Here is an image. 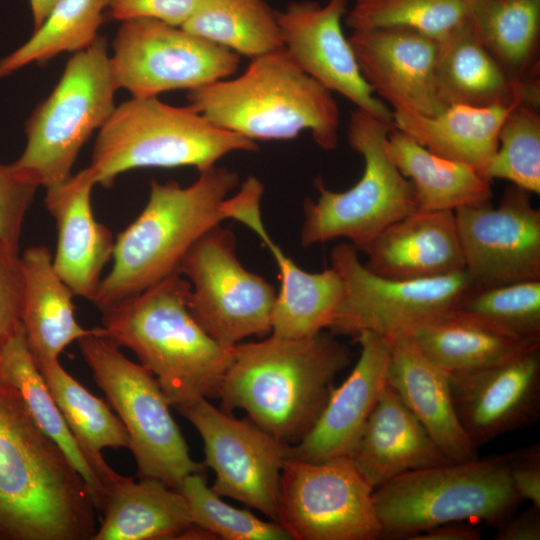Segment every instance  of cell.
Wrapping results in <instances>:
<instances>
[{"mask_svg":"<svg viewBox=\"0 0 540 540\" xmlns=\"http://www.w3.org/2000/svg\"><path fill=\"white\" fill-rule=\"evenodd\" d=\"M97 515L81 475L0 380V540H92Z\"/></svg>","mask_w":540,"mask_h":540,"instance_id":"6da1fadb","label":"cell"},{"mask_svg":"<svg viewBox=\"0 0 540 540\" xmlns=\"http://www.w3.org/2000/svg\"><path fill=\"white\" fill-rule=\"evenodd\" d=\"M350 360L348 347L324 331L238 343L218 398L226 411L244 410L254 424L294 445L317 421Z\"/></svg>","mask_w":540,"mask_h":540,"instance_id":"7a4b0ae2","label":"cell"},{"mask_svg":"<svg viewBox=\"0 0 540 540\" xmlns=\"http://www.w3.org/2000/svg\"><path fill=\"white\" fill-rule=\"evenodd\" d=\"M189 292L176 273L101 312L103 334L134 352L177 409L218 397L233 355L193 318Z\"/></svg>","mask_w":540,"mask_h":540,"instance_id":"3957f363","label":"cell"},{"mask_svg":"<svg viewBox=\"0 0 540 540\" xmlns=\"http://www.w3.org/2000/svg\"><path fill=\"white\" fill-rule=\"evenodd\" d=\"M239 180L235 171L216 165L186 187L152 180L145 207L115 240L111 269L93 304L102 312L180 273L192 245L228 219L225 202Z\"/></svg>","mask_w":540,"mask_h":540,"instance_id":"277c9868","label":"cell"},{"mask_svg":"<svg viewBox=\"0 0 540 540\" xmlns=\"http://www.w3.org/2000/svg\"><path fill=\"white\" fill-rule=\"evenodd\" d=\"M189 105L213 125L252 141H280L309 131L323 150L338 144L332 92L306 74L284 48L251 59L240 75L188 91Z\"/></svg>","mask_w":540,"mask_h":540,"instance_id":"5b68a950","label":"cell"},{"mask_svg":"<svg viewBox=\"0 0 540 540\" xmlns=\"http://www.w3.org/2000/svg\"><path fill=\"white\" fill-rule=\"evenodd\" d=\"M258 148L255 141L213 125L190 105L131 97L98 130L88 169L96 184L108 188L129 170L191 166L201 172L229 153Z\"/></svg>","mask_w":540,"mask_h":540,"instance_id":"8992f818","label":"cell"},{"mask_svg":"<svg viewBox=\"0 0 540 540\" xmlns=\"http://www.w3.org/2000/svg\"><path fill=\"white\" fill-rule=\"evenodd\" d=\"M510 455L450 462L404 473L373 491L382 538L409 539L466 520L497 526L523 501L509 473Z\"/></svg>","mask_w":540,"mask_h":540,"instance_id":"52a82bcc","label":"cell"},{"mask_svg":"<svg viewBox=\"0 0 540 540\" xmlns=\"http://www.w3.org/2000/svg\"><path fill=\"white\" fill-rule=\"evenodd\" d=\"M117 90L105 37L75 52L50 95L25 123L26 144L11 163L22 178L45 189L68 180L83 145L115 109Z\"/></svg>","mask_w":540,"mask_h":540,"instance_id":"ba28073f","label":"cell"},{"mask_svg":"<svg viewBox=\"0 0 540 540\" xmlns=\"http://www.w3.org/2000/svg\"><path fill=\"white\" fill-rule=\"evenodd\" d=\"M393 122L355 108L349 119L348 143L364 160L361 178L348 190L328 189L315 180L316 201L304 204L300 232L303 247L346 238L359 251L385 228L418 209L412 183L398 170L387 150Z\"/></svg>","mask_w":540,"mask_h":540,"instance_id":"9c48e42d","label":"cell"},{"mask_svg":"<svg viewBox=\"0 0 540 540\" xmlns=\"http://www.w3.org/2000/svg\"><path fill=\"white\" fill-rule=\"evenodd\" d=\"M84 361L129 437L128 449L139 478H152L178 490L183 479L203 472L170 413L157 379L128 359L101 327L78 340Z\"/></svg>","mask_w":540,"mask_h":540,"instance_id":"30bf717a","label":"cell"},{"mask_svg":"<svg viewBox=\"0 0 540 540\" xmlns=\"http://www.w3.org/2000/svg\"><path fill=\"white\" fill-rule=\"evenodd\" d=\"M351 243L331 252V267L343 284L342 298L328 327L333 334L356 338L370 331L383 338L451 312L477 285L463 270L415 280L391 279L369 271Z\"/></svg>","mask_w":540,"mask_h":540,"instance_id":"8fae6325","label":"cell"},{"mask_svg":"<svg viewBox=\"0 0 540 540\" xmlns=\"http://www.w3.org/2000/svg\"><path fill=\"white\" fill-rule=\"evenodd\" d=\"M235 246L233 232L217 225L192 245L179 269L190 284L193 318L227 347L271 334L277 295L273 285L244 268Z\"/></svg>","mask_w":540,"mask_h":540,"instance_id":"7c38bea8","label":"cell"},{"mask_svg":"<svg viewBox=\"0 0 540 540\" xmlns=\"http://www.w3.org/2000/svg\"><path fill=\"white\" fill-rule=\"evenodd\" d=\"M373 491L350 457L287 458L276 521L295 540H377L383 533Z\"/></svg>","mask_w":540,"mask_h":540,"instance_id":"4fadbf2b","label":"cell"},{"mask_svg":"<svg viewBox=\"0 0 540 540\" xmlns=\"http://www.w3.org/2000/svg\"><path fill=\"white\" fill-rule=\"evenodd\" d=\"M112 76L132 97L188 91L232 77L240 55L180 26L154 19L123 22L112 42Z\"/></svg>","mask_w":540,"mask_h":540,"instance_id":"5bb4252c","label":"cell"},{"mask_svg":"<svg viewBox=\"0 0 540 540\" xmlns=\"http://www.w3.org/2000/svg\"><path fill=\"white\" fill-rule=\"evenodd\" d=\"M178 411L201 436L204 465L215 472L214 492L276 521L280 477L289 445L249 418L237 419L219 410L207 398Z\"/></svg>","mask_w":540,"mask_h":540,"instance_id":"9a60e30c","label":"cell"},{"mask_svg":"<svg viewBox=\"0 0 540 540\" xmlns=\"http://www.w3.org/2000/svg\"><path fill=\"white\" fill-rule=\"evenodd\" d=\"M530 194L512 185L496 207L454 211L464 269L478 288L540 279V210Z\"/></svg>","mask_w":540,"mask_h":540,"instance_id":"2e32d148","label":"cell"},{"mask_svg":"<svg viewBox=\"0 0 540 540\" xmlns=\"http://www.w3.org/2000/svg\"><path fill=\"white\" fill-rule=\"evenodd\" d=\"M349 0L294 1L276 11L283 48L310 77L356 108L387 122L393 110L363 78L355 54L342 29Z\"/></svg>","mask_w":540,"mask_h":540,"instance_id":"e0dca14e","label":"cell"},{"mask_svg":"<svg viewBox=\"0 0 540 540\" xmlns=\"http://www.w3.org/2000/svg\"><path fill=\"white\" fill-rule=\"evenodd\" d=\"M459 422L476 446L534 423L540 410V348L469 371L447 372Z\"/></svg>","mask_w":540,"mask_h":540,"instance_id":"ac0fdd59","label":"cell"},{"mask_svg":"<svg viewBox=\"0 0 540 540\" xmlns=\"http://www.w3.org/2000/svg\"><path fill=\"white\" fill-rule=\"evenodd\" d=\"M348 40L363 78L393 111L432 116L446 108L436 85L438 41L402 27L352 31Z\"/></svg>","mask_w":540,"mask_h":540,"instance_id":"d6986e66","label":"cell"},{"mask_svg":"<svg viewBox=\"0 0 540 540\" xmlns=\"http://www.w3.org/2000/svg\"><path fill=\"white\" fill-rule=\"evenodd\" d=\"M264 187L249 176L238 192L227 198L229 219L253 230L272 253L279 268L280 289L272 313L271 334L301 338L328 329L342 298L341 277L332 267L311 273L286 256L267 233L260 210Z\"/></svg>","mask_w":540,"mask_h":540,"instance_id":"ffe728a7","label":"cell"},{"mask_svg":"<svg viewBox=\"0 0 540 540\" xmlns=\"http://www.w3.org/2000/svg\"><path fill=\"white\" fill-rule=\"evenodd\" d=\"M355 340L360 356L343 383L334 387L317 421L296 444L289 445L287 458L323 461L349 457L387 383L389 346L370 331Z\"/></svg>","mask_w":540,"mask_h":540,"instance_id":"44dd1931","label":"cell"},{"mask_svg":"<svg viewBox=\"0 0 540 540\" xmlns=\"http://www.w3.org/2000/svg\"><path fill=\"white\" fill-rule=\"evenodd\" d=\"M95 179L82 169L65 182L45 189V206L54 218L57 244L53 266L75 296L94 301L102 272L112 260L115 240L96 220L91 194Z\"/></svg>","mask_w":540,"mask_h":540,"instance_id":"7402d4cb","label":"cell"},{"mask_svg":"<svg viewBox=\"0 0 540 540\" xmlns=\"http://www.w3.org/2000/svg\"><path fill=\"white\" fill-rule=\"evenodd\" d=\"M363 252L365 267L385 278L428 279L465 270L454 211L416 210L381 231Z\"/></svg>","mask_w":540,"mask_h":540,"instance_id":"603a6c76","label":"cell"},{"mask_svg":"<svg viewBox=\"0 0 540 540\" xmlns=\"http://www.w3.org/2000/svg\"><path fill=\"white\" fill-rule=\"evenodd\" d=\"M389 346L387 381L453 462L477 458L457 417L447 371L425 356L406 334L384 338Z\"/></svg>","mask_w":540,"mask_h":540,"instance_id":"cb8c5ba5","label":"cell"},{"mask_svg":"<svg viewBox=\"0 0 540 540\" xmlns=\"http://www.w3.org/2000/svg\"><path fill=\"white\" fill-rule=\"evenodd\" d=\"M349 457L373 489L409 471L453 462L388 381Z\"/></svg>","mask_w":540,"mask_h":540,"instance_id":"d4e9b609","label":"cell"},{"mask_svg":"<svg viewBox=\"0 0 540 540\" xmlns=\"http://www.w3.org/2000/svg\"><path fill=\"white\" fill-rule=\"evenodd\" d=\"M436 85L445 107L539 106L540 102V81L513 79L484 47L469 21L439 42Z\"/></svg>","mask_w":540,"mask_h":540,"instance_id":"484cf974","label":"cell"},{"mask_svg":"<svg viewBox=\"0 0 540 540\" xmlns=\"http://www.w3.org/2000/svg\"><path fill=\"white\" fill-rule=\"evenodd\" d=\"M24 277L21 324L36 365L59 360L64 349L89 334L76 320L75 296L54 269L45 246H33L20 255Z\"/></svg>","mask_w":540,"mask_h":540,"instance_id":"4316f807","label":"cell"},{"mask_svg":"<svg viewBox=\"0 0 540 540\" xmlns=\"http://www.w3.org/2000/svg\"><path fill=\"white\" fill-rule=\"evenodd\" d=\"M92 540H165L195 524L183 495L164 482L122 476L107 492Z\"/></svg>","mask_w":540,"mask_h":540,"instance_id":"83f0119b","label":"cell"},{"mask_svg":"<svg viewBox=\"0 0 540 540\" xmlns=\"http://www.w3.org/2000/svg\"><path fill=\"white\" fill-rule=\"evenodd\" d=\"M516 105H450L432 116L393 111V123L429 151L469 165L484 176L497 150L500 128Z\"/></svg>","mask_w":540,"mask_h":540,"instance_id":"f1b7e54d","label":"cell"},{"mask_svg":"<svg viewBox=\"0 0 540 540\" xmlns=\"http://www.w3.org/2000/svg\"><path fill=\"white\" fill-rule=\"evenodd\" d=\"M404 334L447 372L488 367L540 348V343L519 339L456 310L422 322Z\"/></svg>","mask_w":540,"mask_h":540,"instance_id":"f546056e","label":"cell"},{"mask_svg":"<svg viewBox=\"0 0 540 540\" xmlns=\"http://www.w3.org/2000/svg\"><path fill=\"white\" fill-rule=\"evenodd\" d=\"M387 150L412 183L417 210L455 211L492 198L491 181L477 170L429 151L396 128L388 136Z\"/></svg>","mask_w":540,"mask_h":540,"instance_id":"4dcf8cb0","label":"cell"},{"mask_svg":"<svg viewBox=\"0 0 540 540\" xmlns=\"http://www.w3.org/2000/svg\"><path fill=\"white\" fill-rule=\"evenodd\" d=\"M0 380L19 392L34 422L70 460L85 481L100 516L107 488L50 394L29 350L22 324L0 353Z\"/></svg>","mask_w":540,"mask_h":540,"instance_id":"1f68e13d","label":"cell"},{"mask_svg":"<svg viewBox=\"0 0 540 540\" xmlns=\"http://www.w3.org/2000/svg\"><path fill=\"white\" fill-rule=\"evenodd\" d=\"M475 34L519 82L539 81L540 0H468Z\"/></svg>","mask_w":540,"mask_h":540,"instance_id":"d6a6232c","label":"cell"},{"mask_svg":"<svg viewBox=\"0 0 540 540\" xmlns=\"http://www.w3.org/2000/svg\"><path fill=\"white\" fill-rule=\"evenodd\" d=\"M37 367L71 432L108 492L122 475L107 464L102 450L128 448L129 437L124 424L108 402L90 393L62 367L59 360L43 362Z\"/></svg>","mask_w":540,"mask_h":540,"instance_id":"836d02e7","label":"cell"},{"mask_svg":"<svg viewBox=\"0 0 540 540\" xmlns=\"http://www.w3.org/2000/svg\"><path fill=\"white\" fill-rule=\"evenodd\" d=\"M182 28L251 59L283 48L276 11L265 0H203Z\"/></svg>","mask_w":540,"mask_h":540,"instance_id":"e575fe53","label":"cell"},{"mask_svg":"<svg viewBox=\"0 0 540 540\" xmlns=\"http://www.w3.org/2000/svg\"><path fill=\"white\" fill-rule=\"evenodd\" d=\"M105 0H57L42 24L17 49L0 59V78L31 63H40L63 52H78L99 36Z\"/></svg>","mask_w":540,"mask_h":540,"instance_id":"d590c367","label":"cell"},{"mask_svg":"<svg viewBox=\"0 0 540 540\" xmlns=\"http://www.w3.org/2000/svg\"><path fill=\"white\" fill-rule=\"evenodd\" d=\"M469 21L468 0H355L345 15L352 31L402 27L442 42Z\"/></svg>","mask_w":540,"mask_h":540,"instance_id":"8d00e7d4","label":"cell"},{"mask_svg":"<svg viewBox=\"0 0 540 540\" xmlns=\"http://www.w3.org/2000/svg\"><path fill=\"white\" fill-rule=\"evenodd\" d=\"M484 177L507 180L529 193H540L539 106L519 103L508 113Z\"/></svg>","mask_w":540,"mask_h":540,"instance_id":"74e56055","label":"cell"},{"mask_svg":"<svg viewBox=\"0 0 540 540\" xmlns=\"http://www.w3.org/2000/svg\"><path fill=\"white\" fill-rule=\"evenodd\" d=\"M455 310L519 339L540 343V279L477 288Z\"/></svg>","mask_w":540,"mask_h":540,"instance_id":"f35d334b","label":"cell"},{"mask_svg":"<svg viewBox=\"0 0 540 540\" xmlns=\"http://www.w3.org/2000/svg\"><path fill=\"white\" fill-rule=\"evenodd\" d=\"M178 491L185 498L195 525L214 538L225 540H290L276 521H264L245 509L221 499L209 487L203 472L187 475Z\"/></svg>","mask_w":540,"mask_h":540,"instance_id":"ab89813d","label":"cell"},{"mask_svg":"<svg viewBox=\"0 0 540 540\" xmlns=\"http://www.w3.org/2000/svg\"><path fill=\"white\" fill-rule=\"evenodd\" d=\"M39 187L0 163V240L18 250L25 216Z\"/></svg>","mask_w":540,"mask_h":540,"instance_id":"60d3db41","label":"cell"},{"mask_svg":"<svg viewBox=\"0 0 540 540\" xmlns=\"http://www.w3.org/2000/svg\"><path fill=\"white\" fill-rule=\"evenodd\" d=\"M23 301L19 251L0 240V353L21 325Z\"/></svg>","mask_w":540,"mask_h":540,"instance_id":"b9f144b4","label":"cell"},{"mask_svg":"<svg viewBox=\"0 0 540 540\" xmlns=\"http://www.w3.org/2000/svg\"><path fill=\"white\" fill-rule=\"evenodd\" d=\"M203 0H105L109 15L122 22L154 19L180 26L192 16Z\"/></svg>","mask_w":540,"mask_h":540,"instance_id":"7bdbcfd3","label":"cell"},{"mask_svg":"<svg viewBox=\"0 0 540 540\" xmlns=\"http://www.w3.org/2000/svg\"><path fill=\"white\" fill-rule=\"evenodd\" d=\"M509 473L518 496L540 508V447L529 446L510 455Z\"/></svg>","mask_w":540,"mask_h":540,"instance_id":"ee69618b","label":"cell"},{"mask_svg":"<svg viewBox=\"0 0 540 540\" xmlns=\"http://www.w3.org/2000/svg\"><path fill=\"white\" fill-rule=\"evenodd\" d=\"M496 540H539L540 508L532 506L519 515L512 514L497 526Z\"/></svg>","mask_w":540,"mask_h":540,"instance_id":"f6af8a7d","label":"cell"},{"mask_svg":"<svg viewBox=\"0 0 540 540\" xmlns=\"http://www.w3.org/2000/svg\"><path fill=\"white\" fill-rule=\"evenodd\" d=\"M481 533L461 522L442 524L409 538V540H479Z\"/></svg>","mask_w":540,"mask_h":540,"instance_id":"bcb514c9","label":"cell"},{"mask_svg":"<svg viewBox=\"0 0 540 540\" xmlns=\"http://www.w3.org/2000/svg\"><path fill=\"white\" fill-rule=\"evenodd\" d=\"M57 0H29L34 29H37Z\"/></svg>","mask_w":540,"mask_h":540,"instance_id":"7dc6e473","label":"cell"}]
</instances>
